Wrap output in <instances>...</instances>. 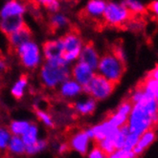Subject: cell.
<instances>
[{"label": "cell", "instance_id": "6da1fadb", "mask_svg": "<svg viewBox=\"0 0 158 158\" xmlns=\"http://www.w3.org/2000/svg\"><path fill=\"white\" fill-rule=\"evenodd\" d=\"M129 131L141 135L158 125L157 100L145 94L142 101L133 104L127 123Z\"/></svg>", "mask_w": 158, "mask_h": 158}, {"label": "cell", "instance_id": "7a4b0ae2", "mask_svg": "<svg viewBox=\"0 0 158 158\" xmlns=\"http://www.w3.org/2000/svg\"><path fill=\"white\" fill-rule=\"evenodd\" d=\"M71 77V65L62 57L45 60L40 69V80L42 85L55 89Z\"/></svg>", "mask_w": 158, "mask_h": 158}, {"label": "cell", "instance_id": "3957f363", "mask_svg": "<svg viewBox=\"0 0 158 158\" xmlns=\"http://www.w3.org/2000/svg\"><path fill=\"white\" fill-rule=\"evenodd\" d=\"M125 71L126 63L119 60L112 51L105 53L103 56H101L96 69L98 74L104 76L116 85L123 78Z\"/></svg>", "mask_w": 158, "mask_h": 158}, {"label": "cell", "instance_id": "277c9868", "mask_svg": "<svg viewBox=\"0 0 158 158\" xmlns=\"http://www.w3.org/2000/svg\"><path fill=\"white\" fill-rule=\"evenodd\" d=\"M22 66L28 70H35L41 65L43 55L41 47L35 40L27 41L15 50Z\"/></svg>", "mask_w": 158, "mask_h": 158}, {"label": "cell", "instance_id": "5b68a950", "mask_svg": "<svg viewBox=\"0 0 158 158\" xmlns=\"http://www.w3.org/2000/svg\"><path fill=\"white\" fill-rule=\"evenodd\" d=\"M115 87L116 83L107 80L96 72L92 80L86 85L82 86V93L86 96L94 98L97 102H100L109 98L114 92Z\"/></svg>", "mask_w": 158, "mask_h": 158}, {"label": "cell", "instance_id": "8992f818", "mask_svg": "<svg viewBox=\"0 0 158 158\" xmlns=\"http://www.w3.org/2000/svg\"><path fill=\"white\" fill-rule=\"evenodd\" d=\"M132 15L127 9L119 2L109 1L106 3L105 12L103 15V19L110 26H122L125 25L131 18Z\"/></svg>", "mask_w": 158, "mask_h": 158}, {"label": "cell", "instance_id": "52a82bcc", "mask_svg": "<svg viewBox=\"0 0 158 158\" xmlns=\"http://www.w3.org/2000/svg\"><path fill=\"white\" fill-rule=\"evenodd\" d=\"M61 39L64 45V53L62 55V58L68 64L72 65L73 63L78 61L81 50L85 42L80 35L76 32H68Z\"/></svg>", "mask_w": 158, "mask_h": 158}, {"label": "cell", "instance_id": "ba28073f", "mask_svg": "<svg viewBox=\"0 0 158 158\" xmlns=\"http://www.w3.org/2000/svg\"><path fill=\"white\" fill-rule=\"evenodd\" d=\"M118 129L119 127H114L106 119L102 123L94 125L90 127H87L85 131L87 133V135L91 138V140L93 142L98 143L99 141L103 140V139L107 138V137H111L114 139L115 135L118 132Z\"/></svg>", "mask_w": 158, "mask_h": 158}, {"label": "cell", "instance_id": "9c48e42d", "mask_svg": "<svg viewBox=\"0 0 158 158\" xmlns=\"http://www.w3.org/2000/svg\"><path fill=\"white\" fill-rule=\"evenodd\" d=\"M96 74V70L82 61H76L71 65V78L81 86L86 85Z\"/></svg>", "mask_w": 158, "mask_h": 158}, {"label": "cell", "instance_id": "30bf717a", "mask_svg": "<svg viewBox=\"0 0 158 158\" xmlns=\"http://www.w3.org/2000/svg\"><path fill=\"white\" fill-rule=\"evenodd\" d=\"M91 143V138L87 135L85 131H80L75 132L70 137L68 145L72 151L76 152L81 155H86L90 148Z\"/></svg>", "mask_w": 158, "mask_h": 158}, {"label": "cell", "instance_id": "8fae6325", "mask_svg": "<svg viewBox=\"0 0 158 158\" xmlns=\"http://www.w3.org/2000/svg\"><path fill=\"white\" fill-rule=\"evenodd\" d=\"M60 96L64 100L77 99L82 94V86L71 77L58 86Z\"/></svg>", "mask_w": 158, "mask_h": 158}, {"label": "cell", "instance_id": "7c38bea8", "mask_svg": "<svg viewBox=\"0 0 158 158\" xmlns=\"http://www.w3.org/2000/svg\"><path fill=\"white\" fill-rule=\"evenodd\" d=\"M26 11V5L20 0H8L0 8V18H6L10 16H24Z\"/></svg>", "mask_w": 158, "mask_h": 158}, {"label": "cell", "instance_id": "4fadbf2b", "mask_svg": "<svg viewBox=\"0 0 158 158\" xmlns=\"http://www.w3.org/2000/svg\"><path fill=\"white\" fill-rule=\"evenodd\" d=\"M100 58H101V55L94 45L91 43H86V44L85 43L81 50L78 60L88 64L89 66H91L93 69L96 70L98 63L100 61Z\"/></svg>", "mask_w": 158, "mask_h": 158}, {"label": "cell", "instance_id": "5bb4252c", "mask_svg": "<svg viewBox=\"0 0 158 158\" xmlns=\"http://www.w3.org/2000/svg\"><path fill=\"white\" fill-rule=\"evenodd\" d=\"M42 55L44 60L62 57L64 53V45L62 39H56L47 40L42 45Z\"/></svg>", "mask_w": 158, "mask_h": 158}, {"label": "cell", "instance_id": "9a60e30c", "mask_svg": "<svg viewBox=\"0 0 158 158\" xmlns=\"http://www.w3.org/2000/svg\"><path fill=\"white\" fill-rule=\"evenodd\" d=\"M156 132L153 128H150L143 132L138 139L137 144L133 147L132 152L135 154V156L142 155L147 148H150L156 140Z\"/></svg>", "mask_w": 158, "mask_h": 158}, {"label": "cell", "instance_id": "2e32d148", "mask_svg": "<svg viewBox=\"0 0 158 158\" xmlns=\"http://www.w3.org/2000/svg\"><path fill=\"white\" fill-rule=\"evenodd\" d=\"M26 25L24 16H10L0 18V31L6 36L23 28Z\"/></svg>", "mask_w": 158, "mask_h": 158}, {"label": "cell", "instance_id": "e0dca14e", "mask_svg": "<svg viewBox=\"0 0 158 158\" xmlns=\"http://www.w3.org/2000/svg\"><path fill=\"white\" fill-rule=\"evenodd\" d=\"M7 38H8L9 45H10L13 49L15 50L18 46H20L21 44L33 40V35H32V32L29 29V27L25 25L21 29L12 33L11 35H9Z\"/></svg>", "mask_w": 158, "mask_h": 158}, {"label": "cell", "instance_id": "ac0fdd59", "mask_svg": "<svg viewBox=\"0 0 158 158\" xmlns=\"http://www.w3.org/2000/svg\"><path fill=\"white\" fill-rule=\"evenodd\" d=\"M97 108V101L88 96L85 99L78 100L74 104V109L76 110V112L81 116H88L95 112Z\"/></svg>", "mask_w": 158, "mask_h": 158}, {"label": "cell", "instance_id": "d6986e66", "mask_svg": "<svg viewBox=\"0 0 158 158\" xmlns=\"http://www.w3.org/2000/svg\"><path fill=\"white\" fill-rule=\"evenodd\" d=\"M106 3V0H88L85 8V12L91 18H96V19L102 18Z\"/></svg>", "mask_w": 158, "mask_h": 158}, {"label": "cell", "instance_id": "ffe728a7", "mask_svg": "<svg viewBox=\"0 0 158 158\" xmlns=\"http://www.w3.org/2000/svg\"><path fill=\"white\" fill-rule=\"evenodd\" d=\"M25 151L26 145L22 140L21 136L12 135L6 152L13 156H22L25 155Z\"/></svg>", "mask_w": 158, "mask_h": 158}, {"label": "cell", "instance_id": "44dd1931", "mask_svg": "<svg viewBox=\"0 0 158 158\" xmlns=\"http://www.w3.org/2000/svg\"><path fill=\"white\" fill-rule=\"evenodd\" d=\"M49 22H50V25L55 30L66 29L70 24V20H69L68 16L60 12L51 14V16L49 18Z\"/></svg>", "mask_w": 158, "mask_h": 158}, {"label": "cell", "instance_id": "7402d4cb", "mask_svg": "<svg viewBox=\"0 0 158 158\" xmlns=\"http://www.w3.org/2000/svg\"><path fill=\"white\" fill-rule=\"evenodd\" d=\"M28 85H29V81H28L27 77L21 76L16 81H15V83L11 88L12 96L16 100L22 99L25 95V92H26V89L28 87Z\"/></svg>", "mask_w": 158, "mask_h": 158}, {"label": "cell", "instance_id": "603a6c76", "mask_svg": "<svg viewBox=\"0 0 158 158\" xmlns=\"http://www.w3.org/2000/svg\"><path fill=\"white\" fill-rule=\"evenodd\" d=\"M31 122L28 120L19 119V120H13L12 122L9 124L8 127L10 129L12 135H17L21 136L28 128L31 126Z\"/></svg>", "mask_w": 158, "mask_h": 158}, {"label": "cell", "instance_id": "cb8c5ba5", "mask_svg": "<svg viewBox=\"0 0 158 158\" xmlns=\"http://www.w3.org/2000/svg\"><path fill=\"white\" fill-rule=\"evenodd\" d=\"M48 147V142L46 139L43 138H39V140L35 142L32 145L26 146V151L25 154L28 156H35L36 154H40L43 152Z\"/></svg>", "mask_w": 158, "mask_h": 158}, {"label": "cell", "instance_id": "d4e9b609", "mask_svg": "<svg viewBox=\"0 0 158 158\" xmlns=\"http://www.w3.org/2000/svg\"><path fill=\"white\" fill-rule=\"evenodd\" d=\"M22 140L24 141L26 146H29L36 142L40 138V128L38 125L35 124H31L29 128L21 135Z\"/></svg>", "mask_w": 158, "mask_h": 158}, {"label": "cell", "instance_id": "484cf974", "mask_svg": "<svg viewBox=\"0 0 158 158\" xmlns=\"http://www.w3.org/2000/svg\"><path fill=\"white\" fill-rule=\"evenodd\" d=\"M127 10L133 15H143L147 12V7L140 0H122L121 1Z\"/></svg>", "mask_w": 158, "mask_h": 158}, {"label": "cell", "instance_id": "4316f807", "mask_svg": "<svg viewBox=\"0 0 158 158\" xmlns=\"http://www.w3.org/2000/svg\"><path fill=\"white\" fill-rule=\"evenodd\" d=\"M140 86L143 88L145 94L154 97L158 102V81L147 77Z\"/></svg>", "mask_w": 158, "mask_h": 158}, {"label": "cell", "instance_id": "83f0119b", "mask_svg": "<svg viewBox=\"0 0 158 158\" xmlns=\"http://www.w3.org/2000/svg\"><path fill=\"white\" fill-rule=\"evenodd\" d=\"M12 137V133L8 127L0 125V152H5Z\"/></svg>", "mask_w": 158, "mask_h": 158}, {"label": "cell", "instance_id": "f1b7e54d", "mask_svg": "<svg viewBox=\"0 0 158 158\" xmlns=\"http://www.w3.org/2000/svg\"><path fill=\"white\" fill-rule=\"evenodd\" d=\"M127 117L128 116L121 114V113L117 112V111H115V112L111 113L106 118V120L110 124H112L114 127H122V126H124V125H126L127 123Z\"/></svg>", "mask_w": 158, "mask_h": 158}, {"label": "cell", "instance_id": "f546056e", "mask_svg": "<svg viewBox=\"0 0 158 158\" xmlns=\"http://www.w3.org/2000/svg\"><path fill=\"white\" fill-rule=\"evenodd\" d=\"M95 144H97L102 150H103V152L106 154L107 157L116 150L115 146H114V142H113V138H111V137L105 138L103 140H101Z\"/></svg>", "mask_w": 158, "mask_h": 158}, {"label": "cell", "instance_id": "4dcf8cb0", "mask_svg": "<svg viewBox=\"0 0 158 158\" xmlns=\"http://www.w3.org/2000/svg\"><path fill=\"white\" fill-rule=\"evenodd\" d=\"M35 115L40 122L47 127H54V120L50 113L43 109H36L35 110Z\"/></svg>", "mask_w": 158, "mask_h": 158}, {"label": "cell", "instance_id": "1f68e13d", "mask_svg": "<svg viewBox=\"0 0 158 158\" xmlns=\"http://www.w3.org/2000/svg\"><path fill=\"white\" fill-rule=\"evenodd\" d=\"M140 137V135L135 133V132H131L129 131L126 137V141H125V145L122 148H125V150H129L132 151L133 147L137 144L138 139Z\"/></svg>", "mask_w": 158, "mask_h": 158}, {"label": "cell", "instance_id": "d6a6232c", "mask_svg": "<svg viewBox=\"0 0 158 158\" xmlns=\"http://www.w3.org/2000/svg\"><path fill=\"white\" fill-rule=\"evenodd\" d=\"M109 158H134L136 157L132 151L125 150V148H116V150L108 155Z\"/></svg>", "mask_w": 158, "mask_h": 158}, {"label": "cell", "instance_id": "836d02e7", "mask_svg": "<svg viewBox=\"0 0 158 158\" xmlns=\"http://www.w3.org/2000/svg\"><path fill=\"white\" fill-rule=\"evenodd\" d=\"M86 156L88 158H106V157H107L106 154L103 152V150H102L97 144H95L92 148H89V151L86 153Z\"/></svg>", "mask_w": 158, "mask_h": 158}, {"label": "cell", "instance_id": "e575fe53", "mask_svg": "<svg viewBox=\"0 0 158 158\" xmlns=\"http://www.w3.org/2000/svg\"><path fill=\"white\" fill-rule=\"evenodd\" d=\"M132 106H133V104L131 103V101H129V99L125 100L118 106V107L116 108V111L119 113H121V114L128 116L129 113H131V111Z\"/></svg>", "mask_w": 158, "mask_h": 158}, {"label": "cell", "instance_id": "d590c367", "mask_svg": "<svg viewBox=\"0 0 158 158\" xmlns=\"http://www.w3.org/2000/svg\"><path fill=\"white\" fill-rule=\"evenodd\" d=\"M144 97H145V92H144L143 88L139 85L131 92V97H129V101H131L132 104H136L138 102L142 101L144 99Z\"/></svg>", "mask_w": 158, "mask_h": 158}, {"label": "cell", "instance_id": "8d00e7d4", "mask_svg": "<svg viewBox=\"0 0 158 158\" xmlns=\"http://www.w3.org/2000/svg\"><path fill=\"white\" fill-rule=\"evenodd\" d=\"M113 54L116 56V57L122 60L124 63L127 62V53L125 51V49L123 48L122 45H117V46H114V48L112 50Z\"/></svg>", "mask_w": 158, "mask_h": 158}, {"label": "cell", "instance_id": "74e56055", "mask_svg": "<svg viewBox=\"0 0 158 158\" xmlns=\"http://www.w3.org/2000/svg\"><path fill=\"white\" fill-rule=\"evenodd\" d=\"M60 0H54V1H52L49 5H47L45 8L46 10H47L50 14H55L57 12H60Z\"/></svg>", "mask_w": 158, "mask_h": 158}, {"label": "cell", "instance_id": "f35d334b", "mask_svg": "<svg viewBox=\"0 0 158 158\" xmlns=\"http://www.w3.org/2000/svg\"><path fill=\"white\" fill-rule=\"evenodd\" d=\"M147 10L151 12L156 18H158V0H154L147 7Z\"/></svg>", "mask_w": 158, "mask_h": 158}, {"label": "cell", "instance_id": "ab89813d", "mask_svg": "<svg viewBox=\"0 0 158 158\" xmlns=\"http://www.w3.org/2000/svg\"><path fill=\"white\" fill-rule=\"evenodd\" d=\"M69 145L66 144V143H61L59 148H58V152L60 154H64V153H66L68 151H69Z\"/></svg>", "mask_w": 158, "mask_h": 158}, {"label": "cell", "instance_id": "60d3db41", "mask_svg": "<svg viewBox=\"0 0 158 158\" xmlns=\"http://www.w3.org/2000/svg\"><path fill=\"white\" fill-rule=\"evenodd\" d=\"M52 1H54V0H34V2L36 5H39L40 7H44V8L47 5H49Z\"/></svg>", "mask_w": 158, "mask_h": 158}, {"label": "cell", "instance_id": "b9f144b4", "mask_svg": "<svg viewBox=\"0 0 158 158\" xmlns=\"http://www.w3.org/2000/svg\"><path fill=\"white\" fill-rule=\"evenodd\" d=\"M148 77H151V78L158 81V65H156V67L150 72V74H148Z\"/></svg>", "mask_w": 158, "mask_h": 158}, {"label": "cell", "instance_id": "7bdbcfd3", "mask_svg": "<svg viewBox=\"0 0 158 158\" xmlns=\"http://www.w3.org/2000/svg\"><path fill=\"white\" fill-rule=\"evenodd\" d=\"M7 69V62L5 60L0 59V73H2L4 71H6Z\"/></svg>", "mask_w": 158, "mask_h": 158}, {"label": "cell", "instance_id": "ee69618b", "mask_svg": "<svg viewBox=\"0 0 158 158\" xmlns=\"http://www.w3.org/2000/svg\"><path fill=\"white\" fill-rule=\"evenodd\" d=\"M157 112H158V102H157Z\"/></svg>", "mask_w": 158, "mask_h": 158}]
</instances>
